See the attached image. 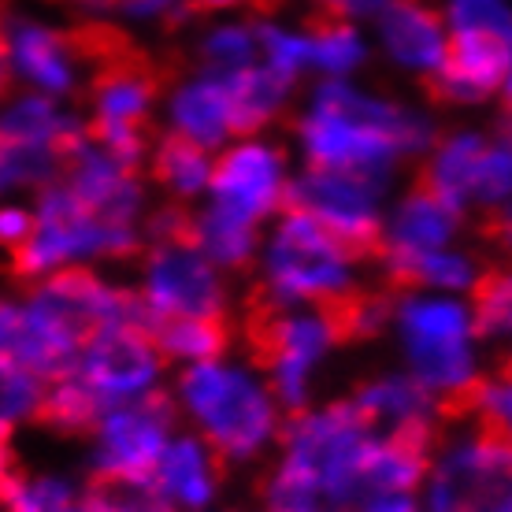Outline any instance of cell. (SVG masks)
I'll return each mask as SVG.
<instances>
[{"label":"cell","mask_w":512,"mask_h":512,"mask_svg":"<svg viewBox=\"0 0 512 512\" xmlns=\"http://www.w3.org/2000/svg\"><path fill=\"white\" fill-rule=\"evenodd\" d=\"M112 323L149 320L134 297V286L112 279L108 271L78 268L26 282V294L15 301V334L8 357L38 372L41 379H56L71 368L82 342Z\"/></svg>","instance_id":"1"},{"label":"cell","mask_w":512,"mask_h":512,"mask_svg":"<svg viewBox=\"0 0 512 512\" xmlns=\"http://www.w3.org/2000/svg\"><path fill=\"white\" fill-rule=\"evenodd\" d=\"M297 138L308 167L353 171L368 179H386L397 156L420 153L431 141L427 119L412 116L390 101H375L342 82L316 90L308 116L297 123Z\"/></svg>","instance_id":"2"},{"label":"cell","mask_w":512,"mask_h":512,"mask_svg":"<svg viewBox=\"0 0 512 512\" xmlns=\"http://www.w3.org/2000/svg\"><path fill=\"white\" fill-rule=\"evenodd\" d=\"M171 405L186 431L201 435L227 464L260 457L279 435V401L253 360H216L186 364L171 379Z\"/></svg>","instance_id":"3"},{"label":"cell","mask_w":512,"mask_h":512,"mask_svg":"<svg viewBox=\"0 0 512 512\" xmlns=\"http://www.w3.org/2000/svg\"><path fill=\"white\" fill-rule=\"evenodd\" d=\"M30 212H34V227L12 253L15 275L26 282L78 268L108 271L123 260H134L145 245L141 227L97 216L67 190L60 175L38 193H30Z\"/></svg>","instance_id":"4"},{"label":"cell","mask_w":512,"mask_h":512,"mask_svg":"<svg viewBox=\"0 0 512 512\" xmlns=\"http://www.w3.org/2000/svg\"><path fill=\"white\" fill-rule=\"evenodd\" d=\"M401 334L412 360V379L435 397L438 420H475L483 375L472 360V316L453 301H405Z\"/></svg>","instance_id":"5"},{"label":"cell","mask_w":512,"mask_h":512,"mask_svg":"<svg viewBox=\"0 0 512 512\" xmlns=\"http://www.w3.org/2000/svg\"><path fill=\"white\" fill-rule=\"evenodd\" d=\"M249 353L256 372L268 379L271 394L286 412H305L308 375L323 360V353L338 346L331 323L316 305H279L264 294H253L249 308Z\"/></svg>","instance_id":"6"},{"label":"cell","mask_w":512,"mask_h":512,"mask_svg":"<svg viewBox=\"0 0 512 512\" xmlns=\"http://www.w3.org/2000/svg\"><path fill=\"white\" fill-rule=\"evenodd\" d=\"M453 34L442 64L423 78L435 101H483L509 78L512 67V8L501 0H453Z\"/></svg>","instance_id":"7"},{"label":"cell","mask_w":512,"mask_h":512,"mask_svg":"<svg viewBox=\"0 0 512 512\" xmlns=\"http://www.w3.org/2000/svg\"><path fill=\"white\" fill-rule=\"evenodd\" d=\"M256 256H260L256 294L279 305H320L349 286V264H353L349 249L301 212H282Z\"/></svg>","instance_id":"8"},{"label":"cell","mask_w":512,"mask_h":512,"mask_svg":"<svg viewBox=\"0 0 512 512\" xmlns=\"http://www.w3.org/2000/svg\"><path fill=\"white\" fill-rule=\"evenodd\" d=\"M60 379L90 405L97 420L112 405L160 394L167 383V360L156 349L149 323H112L82 342Z\"/></svg>","instance_id":"9"},{"label":"cell","mask_w":512,"mask_h":512,"mask_svg":"<svg viewBox=\"0 0 512 512\" xmlns=\"http://www.w3.org/2000/svg\"><path fill=\"white\" fill-rule=\"evenodd\" d=\"M160 93L164 86L149 64L134 56L101 60L82 90L86 108H78L86 134L119 160L145 167L153 145V123L160 116Z\"/></svg>","instance_id":"10"},{"label":"cell","mask_w":512,"mask_h":512,"mask_svg":"<svg viewBox=\"0 0 512 512\" xmlns=\"http://www.w3.org/2000/svg\"><path fill=\"white\" fill-rule=\"evenodd\" d=\"M0 67L12 90L45 93L75 104L90 82V45L75 30L34 12H0Z\"/></svg>","instance_id":"11"},{"label":"cell","mask_w":512,"mask_h":512,"mask_svg":"<svg viewBox=\"0 0 512 512\" xmlns=\"http://www.w3.org/2000/svg\"><path fill=\"white\" fill-rule=\"evenodd\" d=\"M130 286L149 327L179 316H227L231 308L227 271H219L190 234L141 245L138 279Z\"/></svg>","instance_id":"12"},{"label":"cell","mask_w":512,"mask_h":512,"mask_svg":"<svg viewBox=\"0 0 512 512\" xmlns=\"http://www.w3.org/2000/svg\"><path fill=\"white\" fill-rule=\"evenodd\" d=\"M179 431V412L167 390L104 409L86 431L90 483H141L149 479L164 446Z\"/></svg>","instance_id":"13"},{"label":"cell","mask_w":512,"mask_h":512,"mask_svg":"<svg viewBox=\"0 0 512 512\" xmlns=\"http://www.w3.org/2000/svg\"><path fill=\"white\" fill-rule=\"evenodd\" d=\"M379 190H383V179L331 171V167H308L301 179L286 182L282 212H301L316 219L323 231H331L346 245L353 260H368L379 253V242H383Z\"/></svg>","instance_id":"14"},{"label":"cell","mask_w":512,"mask_h":512,"mask_svg":"<svg viewBox=\"0 0 512 512\" xmlns=\"http://www.w3.org/2000/svg\"><path fill=\"white\" fill-rule=\"evenodd\" d=\"M286 156L279 145L256 138H234L212 160V179L205 190V205L227 216L264 227V219L282 212L286 197Z\"/></svg>","instance_id":"15"},{"label":"cell","mask_w":512,"mask_h":512,"mask_svg":"<svg viewBox=\"0 0 512 512\" xmlns=\"http://www.w3.org/2000/svg\"><path fill=\"white\" fill-rule=\"evenodd\" d=\"M156 119L164 123V134L197 141L212 153H219L234 138H249L242 101L234 93L231 75H216V71H201V67L175 78L160 93V116Z\"/></svg>","instance_id":"16"},{"label":"cell","mask_w":512,"mask_h":512,"mask_svg":"<svg viewBox=\"0 0 512 512\" xmlns=\"http://www.w3.org/2000/svg\"><path fill=\"white\" fill-rule=\"evenodd\" d=\"M512 483V442L475 427L442 457L431 483V512H494Z\"/></svg>","instance_id":"17"},{"label":"cell","mask_w":512,"mask_h":512,"mask_svg":"<svg viewBox=\"0 0 512 512\" xmlns=\"http://www.w3.org/2000/svg\"><path fill=\"white\" fill-rule=\"evenodd\" d=\"M60 182L86 208H93L104 219H116V223L141 227L145 216H149V208H153L145 167L112 156L90 134L67 153L64 167H60Z\"/></svg>","instance_id":"18"},{"label":"cell","mask_w":512,"mask_h":512,"mask_svg":"<svg viewBox=\"0 0 512 512\" xmlns=\"http://www.w3.org/2000/svg\"><path fill=\"white\" fill-rule=\"evenodd\" d=\"M82 138L86 123L71 101H56L30 90H8L0 97V141L64 164Z\"/></svg>","instance_id":"19"},{"label":"cell","mask_w":512,"mask_h":512,"mask_svg":"<svg viewBox=\"0 0 512 512\" xmlns=\"http://www.w3.org/2000/svg\"><path fill=\"white\" fill-rule=\"evenodd\" d=\"M227 461L193 431H175L156 461L149 483L175 512H205L216 505Z\"/></svg>","instance_id":"20"},{"label":"cell","mask_w":512,"mask_h":512,"mask_svg":"<svg viewBox=\"0 0 512 512\" xmlns=\"http://www.w3.org/2000/svg\"><path fill=\"white\" fill-rule=\"evenodd\" d=\"M383 41L397 64L427 78L442 64V49H446L442 15L427 8L423 0H390L383 12Z\"/></svg>","instance_id":"21"},{"label":"cell","mask_w":512,"mask_h":512,"mask_svg":"<svg viewBox=\"0 0 512 512\" xmlns=\"http://www.w3.org/2000/svg\"><path fill=\"white\" fill-rule=\"evenodd\" d=\"M212 160L216 153L197 145V141L175 138V134H160L149 145L145 167H149V179L160 193H164L171 205H197L208 190L212 179Z\"/></svg>","instance_id":"22"},{"label":"cell","mask_w":512,"mask_h":512,"mask_svg":"<svg viewBox=\"0 0 512 512\" xmlns=\"http://www.w3.org/2000/svg\"><path fill=\"white\" fill-rule=\"evenodd\" d=\"M457 219L461 216L453 208L427 197L423 190H412L397 205L390 227H383L379 253H431V249H442L457 231Z\"/></svg>","instance_id":"23"},{"label":"cell","mask_w":512,"mask_h":512,"mask_svg":"<svg viewBox=\"0 0 512 512\" xmlns=\"http://www.w3.org/2000/svg\"><path fill=\"white\" fill-rule=\"evenodd\" d=\"M483 145L487 141L475 138V134H457V138L442 141L435 156L420 167L416 190H423L427 197H435V201H442V205L461 216L464 205L472 201V182L479 156H483Z\"/></svg>","instance_id":"24"},{"label":"cell","mask_w":512,"mask_h":512,"mask_svg":"<svg viewBox=\"0 0 512 512\" xmlns=\"http://www.w3.org/2000/svg\"><path fill=\"white\" fill-rule=\"evenodd\" d=\"M190 242L216 264L219 271H245L260 253V227L242 223V219L227 216L219 208L197 201L190 208Z\"/></svg>","instance_id":"25"},{"label":"cell","mask_w":512,"mask_h":512,"mask_svg":"<svg viewBox=\"0 0 512 512\" xmlns=\"http://www.w3.org/2000/svg\"><path fill=\"white\" fill-rule=\"evenodd\" d=\"M156 349L164 353L167 368H186L201 360H216L231 346V320L227 316H179L149 327Z\"/></svg>","instance_id":"26"},{"label":"cell","mask_w":512,"mask_h":512,"mask_svg":"<svg viewBox=\"0 0 512 512\" xmlns=\"http://www.w3.org/2000/svg\"><path fill=\"white\" fill-rule=\"evenodd\" d=\"M0 512H90V487L64 472H19L0 487Z\"/></svg>","instance_id":"27"},{"label":"cell","mask_w":512,"mask_h":512,"mask_svg":"<svg viewBox=\"0 0 512 512\" xmlns=\"http://www.w3.org/2000/svg\"><path fill=\"white\" fill-rule=\"evenodd\" d=\"M383 275L394 290H420V286H446L461 290L475 282V264L461 253L431 249V253H379Z\"/></svg>","instance_id":"28"},{"label":"cell","mask_w":512,"mask_h":512,"mask_svg":"<svg viewBox=\"0 0 512 512\" xmlns=\"http://www.w3.org/2000/svg\"><path fill=\"white\" fill-rule=\"evenodd\" d=\"M472 331L487 342H501L512 357V264L490 268L472 282Z\"/></svg>","instance_id":"29"},{"label":"cell","mask_w":512,"mask_h":512,"mask_svg":"<svg viewBox=\"0 0 512 512\" xmlns=\"http://www.w3.org/2000/svg\"><path fill=\"white\" fill-rule=\"evenodd\" d=\"M45 390H49V379H41L38 372L23 368L12 357L0 360V427L15 435L26 423H41Z\"/></svg>","instance_id":"30"},{"label":"cell","mask_w":512,"mask_h":512,"mask_svg":"<svg viewBox=\"0 0 512 512\" xmlns=\"http://www.w3.org/2000/svg\"><path fill=\"white\" fill-rule=\"evenodd\" d=\"M308 64L320 71H353L364 60V45H360L357 30L349 26V19H334V15H312L308 19Z\"/></svg>","instance_id":"31"},{"label":"cell","mask_w":512,"mask_h":512,"mask_svg":"<svg viewBox=\"0 0 512 512\" xmlns=\"http://www.w3.org/2000/svg\"><path fill=\"white\" fill-rule=\"evenodd\" d=\"M260 60V45H256V23H216L208 26L201 41H197V67L201 71H238Z\"/></svg>","instance_id":"32"},{"label":"cell","mask_w":512,"mask_h":512,"mask_svg":"<svg viewBox=\"0 0 512 512\" xmlns=\"http://www.w3.org/2000/svg\"><path fill=\"white\" fill-rule=\"evenodd\" d=\"M60 160L26 153L19 145L0 141V197H30L60 175Z\"/></svg>","instance_id":"33"},{"label":"cell","mask_w":512,"mask_h":512,"mask_svg":"<svg viewBox=\"0 0 512 512\" xmlns=\"http://www.w3.org/2000/svg\"><path fill=\"white\" fill-rule=\"evenodd\" d=\"M475 423H479L483 431H490V435L512 442V357H501L494 379L483 383Z\"/></svg>","instance_id":"34"},{"label":"cell","mask_w":512,"mask_h":512,"mask_svg":"<svg viewBox=\"0 0 512 512\" xmlns=\"http://www.w3.org/2000/svg\"><path fill=\"white\" fill-rule=\"evenodd\" d=\"M93 512H175L149 479L141 483H86Z\"/></svg>","instance_id":"35"},{"label":"cell","mask_w":512,"mask_h":512,"mask_svg":"<svg viewBox=\"0 0 512 512\" xmlns=\"http://www.w3.org/2000/svg\"><path fill=\"white\" fill-rule=\"evenodd\" d=\"M193 12V0H116L112 15H119L127 26H160L179 23L182 15Z\"/></svg>","instance_id":"36"},{"label":"cell","mask_w":512,"mask_h":512,"mask_svg":"<svg viewBox=\"0 0 512 512\" xmlns=\"http://www.w3.org/2000/svg\"><path fill=\"white\" fill-rule=\"evenodd\" d=\"M34 227L30 197H0V253L12 256Z\"/></svg>","instance_id":"37"},{"label":"cell","mask_w":512,"mask_h":512,"mask_svg":"<svg viewBox=\"0 0 512 512\" xmlns=\"http://www.w3.org/2000/svg\"><path fill=\"white\" fill-rule=\"evenodd\" d=\"M320 4V15H334V19H349V15L372 12V8H383L390 0H316Z\"/></svg>","instance_id":"38"},{"label":"cell","mask_w":512,"mask_h":512,"mask_svg":"<svg viewBox=\"0 0 512 512\" xmlns=\"http://www.w3.org/2000/svg\"><path fill=\"white\" fill-rule=\"evenodd\" d=\"M353 512H416V505L405 494H372V498L357 501Z\"/></svg>","instance_id":"39"},{"label":"cell","mask_w":512,"mask_h":512,"mask_svg":"<svg viewBox=\"0 0 512 512\" xmlns=\"http://www.w3.org/2000/svg\"><path fill=\"white\" fill-rule=\"evenodd\" d=\"M12 334H15V301L0 297V360L12 353Z\"/></svg>","instance_id":"40"},{"label":"cell","mask_w":512,"mask_h":512,"mask_svg":"<svg viewBox=\"0 0 512 512\" xmlns=\"http://www.w3.org/2000/svg\"><path fill=\"white\" fill-rule=\"evenodd\" d=\"M19 472V461H15V442H12V431H4L0 427V487Z\"/></svg>","instance_id":"41"},{"label":"cell","mask_w":512,"mask_h":512,"mask_svg":"<svg viewBox=\"0 0 512 512\" xmlns=\"http://www.w3.org/2000/svg\"><path fill=\"white\" fill-rule=\"evenodd\" d=\"M67 4H75L78 12H86V15H108L116 8V0H67Z\"/></svg>","instance_id":"42"},{"label":"cell","mask_w":512,"mask_h":512,"mask_svg":"<svg viewBox=\"0 0 512 512\" xmlns=\"http://www.w3.org/2000/svg\"><path fill=\"white\" fill-rule=\"evenodd\" d=\"M242 4H253V0H197L201 12H231V8H242Z\"/></svg>","instance_id":"43"},{"label":"cell","mask_w":512,"mask_h":512,"mask_svg":"<svg viewBox=\"0 0 512 512\" xmlns=\"http://www.w3.org/2000/svg\"><path fill=\"white\" fill-rule=\"evenodd\" d=\"M505 127L512 130V71H509V82H505Z\"/></svg>","instance_id":"44"},{"label":"cell","mask_w":512,"mask_h":512,"mask_svg":"<svg viewBox=\"0 0 512 512\" xmlns=\"http://www.w3.org/2000/svg\"><path fill=\"white\" fill-rule=\"evenodd\" d=\"M494 512H512V483H509V490L501 494V501H498V509Z\"/></svg>","instance_id":"45"},{"label":"cell","mask_w":512,"mask_h":512,"mask_svg":"<svg viewBox=\"0 0 512 512\" xmlns=\"http://www.w3.org/2000/svg\"><path fill=\"white\" fill-rule=\"evenodd\" d=\"M282 0H253V8L256 12H271V8H279Z\"/></svg>","instance_id":"46"},{"label":"cell","mask_w":512,"mask_h":512,"mask_svg":"<svg viewBox=\"0 0 512 512\" xmlns=\"http://www.w3.org/2000/svg\"><path fill=\"white\" fill-rule=\"evenodd\" d=\"M8 90H12V86H8V75H4V67H0V97H4Z\"/></svg>","instance_id":"47"},{"label":"cell","mask_w":512,"mask_h":512,"mask_svg":"<svg viewBox=\"0 0 512 512\" xmlns=\"http://www.w3.org/2000/svg\"><path fill=\"white\" fill-rule=\"evenodd\" d=\"M205 512H208V509H205Z\"/></svg>","instance_id":"48"},{"label":"cell","mask_w":512,"mask_h":512,"mask_svg":"<svg viewBox=\"0 0 512 512\" xmlns=\"http://www.w3.org/2000/svg\"><path fill=\"white\" fill-rule=\"evenodd\" d=\"M90 512H93V509H90Z\"/></svg>","instance_id":"49"}]
</instances>
